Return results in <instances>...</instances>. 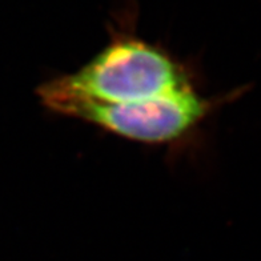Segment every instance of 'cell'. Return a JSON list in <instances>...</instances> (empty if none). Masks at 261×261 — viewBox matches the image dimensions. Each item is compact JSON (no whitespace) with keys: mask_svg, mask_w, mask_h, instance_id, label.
Here are the masks:
<instances>
[{"mask_svg":"<svg viewBox=\"0 0 261 261\" xmlns=\"http://www.w3.org/2000/svg\"><path fill=\"white\" fill-rule=\"evenodd\" d=\"M54 114L73 117L110 134L141 144H171L199 127L223 101L196 88L134 104H100L76 99L43 83L36 91Z\"/></svg>","mask_w":261,"mask_h":261,"instance_id":"7a4b0ae2","label":"cell"},{"mask_svg":"<svg viewBox=\"0 0 261 261\" xmlns=\"http://www.w3.org/2000/svg\"><path fill=\"white\" fill-rule=\"evenodd\" d=\"M60 92L100 104H134L196 88L191 73L162 47L116 30L77 71L47 80Z\"/></svg>","mask_w":261,"mask_h":261,"instance_id":"6da1fadb","label":"cell"}]
</instances>
